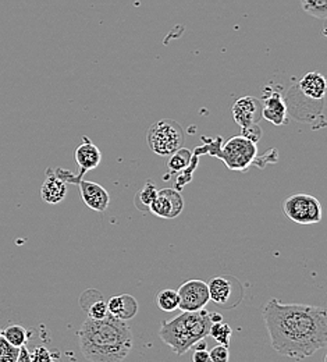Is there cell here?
<instances>
[{"label":"cell","mask_w":327,"mask_h":362,"mask_svg":"<svg viewBox=\"0 0 327 362\" xmlns=\"http://www.w3.org/2000/svg\"><path fill=\"white\" fill-rule=\"evenodd\" d=\"M270 343L280 356L301 361L327 346V313L323 307L283 304L272 298L262 308Z\"/></svg>","instance_id":"6da1fadb"},{"label":"cell","mask_w":327,"mask_h":362,"mask_svg":"<svg viewBox=\"0 0 327 362\" xmlns=\"http://www.w3.org/2000/svg\"><path fill=\"white\" fill-rule=\"evenodd\" d=\"M83 356L91 362H123L133 349V333L123 320L87 317L78 330Z\"/></svg>","instance_id":"7a4b0ae2"},{"label":"cell","mask_w":327,"mask_h":362,"mask_svg":"<svg viewBox=\"0 0 327 362\" xmlns=\"http://www.w3.org/2000/svg\"><path fill=\"white\" fill-rule=\"evenodd\" d=\"M210 326L209 313L205 308L196 313H183L160 325L159 337L177 356H184L198 340L209 336Z\"/></svg>","instance_id":"3957f363"},{"label":"cell","mask_w":327,"mask_h":362,"mask_svg":"<svg viewBox=\"0 0 327 362\" xmlns=\"http://www.w3.org/2000/svg\"><path fill=\"white\" fill-rule=\"evenodd\" d=\"M202 141L205 142V145L195 149V156L203 153L212 155L213 158L220 159L229 170L246 172L258 158L256 144L245 136H233L225 144H222V139L219 138L220 145L216 144V139H209L205 136L202 138Z\"/></svg>","instance_id":"277c9868"},{"label":"cell","mask_w":327,"mask_h":362,"mask_svg":"<svg viewBox=\"0 0 327 362\" xmlns=\"http://www.w3.org/2000/svg\"><path fill=\"white\" fill-rule=\"evenodd\" d=\"M184 141L186 136L183 127L172 119H163L155 123L146 133L148 146L159 156H170L183 148Z\"/></svg>","instance_id":"5b68a950"},{"label":"cell","mask_w":327,"mask_h":362,"mask_svg":"<svg viewBox=\"0 0 327 362\" xmlns=\"http://www.w3.org/2000/svg\"><path fill=\"white\" fill-rule=\"evenodd\" d=\"M285 216L298 225H316L322 221L321 201L308 194H294L283 202Z\"/></svg>","instance_id":"8992f818"},{"label":"cell","mask_w":327,"mask_h":362,"mask_svg":"<svg viewBox=\"0 0 327 362\" xmlns=\"http://www.w3.org/2000/svg\"><path fill=\"white\" fill-rule=\"evenodd\" d=\"M54 173L66 184H76L80 188L83 202L95 212L103 214L110 205V195L105 187L94 181L84 180L83 176L74 175L64 169H56Z\"/></svg>","instance_id":"52a82bcc"},{"label":"cell","mask_w":327,"mask_h":362,"mask_svg":"<svg viewBox=\"0 0 327 362\" xmlns=\"http://www.w3.org/2000/svg\"><path fill=\"white\" fill-rule=\"evenodd\" d=\"M209 298L225 310H233L244 298V287L241 281L232 274H220L208 283Z\"/></svg>","instance_id":"ba28073f"},{"label":"cell","mask_w":327,"mask_h":362,"mask_svg":"<svg viewBox=\"0 0 327 362\" xmlns=\"http://www.w3.org/2000/svg\"><path fill=\"white\" fill-rule=\"evenodd\" d=\"M179 294V310L183 313H196L203 310L209 298L208 283L199 279H191L184 281L177 290Z\"/></svg>","instance_id":"9c48e42d"},{"label":"cell","mask_w":327,"mask_h":362,"mask_svg":"<svg viewBox=\"0 0 327 362\" xmlns=\"http://www.w3.org/2000/svg\"><path fill=\"white\" fill-rule=\"evenodd\" d=\"M184 209V199L176 188H162L157 191L155 201L149 206V212L162 219H174Z\"/></svg>","instance_id":"30bf717a"},{"label":"cell","mask_w":327,"mask_h":362,"mask_svg":"<svg viewBox=\"0 0 327 362\" xmlns=\"http://www.w3.org/2000/svg\"><path fill=\"white\" fill-rule=\"evenodd\" d=\"M233 117L241 129L258 124L262 117L261 100L255 96H244L237 99L233 105Z\"/></svg>","instance_id":"8fae6325"},{"label":"cell","mask_w":327,"mask_h":362,"mask_svg":"<svg viewBox=\"0 0 327 362\" xmlns=\"http://www.w3.org/2000/svg\"><path fill=\"white\" fill-rule=\"evenodd\" d=\"M262 117L275 126H283L288 122V110L285 100L276 90H265L262 99Z\"/></svg>","instance_id":"7c38bea8"},{"label":"cell","mask_w":327,"mask_h":362,"mask_svg":"<svg viewBox=\"0 0 327 362\" xmlns=\"http://www.w3.org/2000/svg\"><path fill=\"white\" fill-rule=\"evenodd\" d=\"M76 162L80 166V176L84 177L87 172H91L102 162V152L90 138L83 136L81 144L76 149Z\"/></svg>","instance_id":"4fadbf2b"},{"label":"cell","mask_w":327,"mask_h":362,"mask_svg":"<svg viewBox=\"0 0 327 362\" xmlns=\"http://www.w3.org/2000/svg\"><path fill=\"white\" fill-rule=\"evenodd\" d=\"M301 95L314 100V102H323L326 96L327 83L323 74L318 71H312L305 74L295 87Z\"/></svg>","instance_id":"5bb4252c"},{"label":"cell","mask_w":327,"mask_h":362,"mask_svg":"<svg viewBox=\"0 0 327 362\" xmlns=\"http://www.w3.org/2000/svg\"><path fill=\"white\" fill-rule=\"evenodd\" d=\"M138 301L136 297L130 294H120L116 297H112L107 301V313L110 317L123 322L131 320L138 314Z\"/></svg>","instance_id":"9a60e30c"},{"label":"cell","mask_w":327,"mask_h":362,"mask_svg":"<svg viewBox=\"0 0 327 362\" xmlns=\"http://www.w3.org/2000/svg\"><path fill=\"white\" fill-rule=\"evenodd\" d=\"M66 195H67V184L54 173V170L47 169V179L41 187L42 199L47 204L56 205V204H60L61 201H64Z\"/></svg>","instance_id":"2e32d148"},{"label":"cell","mask_w":327,"mask_h":362,"mask_svg":"<svg viewBox=\"0 0 327 362\" xmlns=\"http://www.w3.org/2000/svg\"><path fill=\"white\" fill-rule=\"evenodd\" d=\"M80 305L91 319H103L109 315L107 301H105L103 296L99 291L93 288L81 294Z\"/></svg>","instance_id":"e0dca14e"},{"label":"cell","mask_w":327,"mask_h":362,"mask_svg":"<svg viewBox=\"0 0 327 362\" xmlns=\"http://www.w3.org/2000/svg\"><path fill=\"white\" fill-rule=\"evenodd\" d=\"M0 333L3 334V337L14 347L20 349L23 346H27L28 343V339H30V333L28 330L21 326V325H17V323H13V325H8L6 329L0 330Z\"/></svg>","instance_id":"ac0fdd59"},{"label":"cell","mask_w":327,"mask_h":362,"mask_svg":"<svg viewBox=\"0 0 327 362\" xmlns=\"http://www.w3.org/2000/svg\"><path fill=\"white\" fill-rule=\"evenodd\" d=\"M192 160H194V155H192L191 151H188L186 148H182V149L176 151L174 153L170 155V159L167 162L169 175L184 172L186 169L189 168Z\"/></svg>","instance_id":"d6986e66"},{"label":"cell","mask_w":327,"mask_h":362,"mask_svg":"<svg viewBox=\"0 0 327 362\" xmlns=\"http://www.w3.org/2000/svg\"><path fill=\"white\" fill-rule=\"evenodd\" d=\"M157 187L152 182V181H148L142 188L140 189V192H137L136 198H134V205L138 211L142 212H149V206L150 204L155 201L156 195H157Z\"/></svg>","instance_id":"ffe728a7"},{"label":"cell","mask_w":327,"mask_h":362,"mask_svg":"<svg viewBox=\"0 0 327 362\" xmlns=\"http://www.w3.org/2000/svg\"><path fill=\"white\" fill-rule=\"evenodd\" d=\"M156 305L163 313H173L179 310V294L176 290L165 288L156 294Z\"/></svg>","instance_id":"44dd1931"},{"label":"cell","mask_w":327,"mask_h":362,"mask_svg":"<svg viewBox=\"0 0 327 362\" xmlns=\"http://www.w3.org/2000/svg\"><path fill=\"white\" fill-rule=\"evenodd\" d=\"M232 334H233L232 327L227 323H225L223 320L218 322V323H212L210 330H209V336H212L219 344H222L225 347L230 346Z\"/></svg>","instance_id":"7402d4cb"},{"label":"cell","mask_w":327,"mask_h":362,"mask_svg":"<svg viewBox=\"0 0 327 362\" xmlns=\"http://www.w3.org/2000/svg\"><path fill=\"white\" fill-rule=\"evenodd\" d=\"M302 10L322 21L327 18V0H299Z\"/></svg>","instance_id":"603a6c76"},{"label":"cell","mask_w":327,"mask_h":362,"mask_svg":"<svg viewBox=\"0 0 327 362\" xmlns=\"http://www.w3.org/2000/svg\"><path fill=\"white\" fill-rule=\"evenodd\" d=\"M31 361L32 362H59L60 354L57 351H52L45 346H38L31 353Z\"/></svg>","instance_id":"cb8c5ba5"},{"label":"cell","mask_w":327,"mask_h":362,"mask_svg":"<svg viewBox=\"0 0 327 362\" xmlns=\"http://www.w3.org/2000/svg\"><path fill=\"white\" fill-rule=\"evenodd\" d=\"M20 349L11 346L0 333V362H16Z\"/></svg>","instance_id":"d4e9b609"},{"label":"cell","mask_w":327,"mask_h":362,"mask_svg":"<svg viewBox=\"0 0 327 362\" xmlns=\"http://www.w3.org/2000/svg\"><path fill=\"white\" fill-rule=\"evenodd\" d=\"M209 357L213 362H229L230 360V351L229 347H225L222 344L215 346L210 351H209Z\"/></svg>","instance_id":"484cf974"},{"label":"cell","mask_w":327,"mask_h":362,"mask_svg":"<svg viewBox=\"0 0 327 362\" xmlns=\"http://www.w3.org/2000/svg\"><path fill=\"white\" fill-rule=\"evenodd\" d=\"M241 136L248 138L252 142H258L262 138V129L258 124H252L249 127L241 129Z\"/></svg>","instance_id":"4316f807"},{"label":"cell","mask_w":327,"mask_h":362,"mask_svg":"<svg viewBox=\"0 0 327 362\" xmlns=\"http://www.w3.org/2000/svg\"><path fill=\"white\" fill-rule=\"evenodd\" d=\"M192 362H213L209 357L208 350H196L192 354Z\"/></svg>","instance_id":"83f0119b"},{"label":"cell","mask_w":327,"mask_h":362,"mask_svg":"<svg viewBox=\"0 0 327 362\" xmlns=\"http://www.w3.org/2000/svg\"><path fill=\"white\" fill-rule=\"evenodd\" d=\"M16 362H32L31 361V351L27 349V346L20 347V353Z\"/></svg>","instance_id":"f1b7e54d"},{"label":"cell","mask_w":327,"mask_h":362,"mask_svg":"<svg viewBox=\"0 0 327 362\" xmlns=\"http://www.w3.org/2000/svg\"><path fill=\"white\" fill-rule=\"evenodd\" d=\"M192 349L196 351V350H208V344H206V341H205V339H202V340H198L194 346H192Z\"/></svg>","instance_id":"f546056e"},{"label":"cell","mask_w":327,"mask_h":362,"mask_svg":"<svg viewBox=\"0 0 327 362\" xmlns=\"http://www.w3.org/2000/svg\"><path fill=\"white\" fill-rule=\"evenodd\" d=\"M209 317H210L212 323H218V322L223 320V315H220V314H209Z\"/></svg>","instance_id":"4dcf8cb0"}]
</instances>
